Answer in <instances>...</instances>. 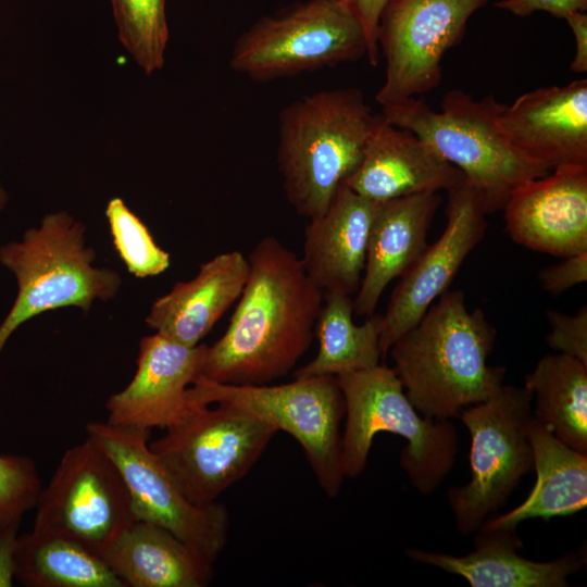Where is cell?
Wrapping results in <instances>:
<instances>
[{
	"label": "cell",
	"instance_id": "6da1fadb",
	"mask_svg": "<svg viewBox=\"0 0 587 587\" xmlns=\"http://www.w3.org/2000/svg\"><path fill=\"white\" fill-rule=\"evenodd\" d=\"M249 273L226 332L207 346L202 375L230 385H265L287 375L309 349L324 291L274 236L247 258Z\"/></svg>",
	"mask_w": 587,
	"mask_h": 587
},
{
	"label": "cell",
	"instance_id": "7a4b0ae2",
	"mask_svg": "<svg viewBox=\"0 0 587 587\" xmlns=\"http://www.w3.org/2000/svg\"><path fill=\"white\" fill-rule=\"evenodd\" d=\"M496 334L482 309H467L461 290H447L392 344L394 370L419 413L459 417L501 388L505 367L488 364Z\"/></svg>",
	"mask_w": 587,
	"mask_h": 587
},
{
	"label": "cell",
	"instance_id": "3957f363",
	"mask_svg": "<svg viewBox=\"0 0 587 587\" xmlns=\"http://www.w3.org/2000/svg\"><path fill=\"white\" fill-rule=\"evenodd\" d=\"M360 89H326L303 96L279 112L277 165L295 211L321 216L359 164L376 121Z\"/></svg>",
	"mask_w": 587,
	"mask_h": 587
},
{
	"label": "cell",
	"instance_id": "277c9868",
	"mask_svg": "<svg viewBox=\"0 0 587 587\" xmlns=\"http://www.w3.org/2000/svg\"><path fill=\"white\" fill-rule=\"evenodd\" d=\"M336 377L347 416L341 435L345 477L364 472L374 437L388 432L407 440L399 461L413 487L423 495L434 492L452 470L459 450L451 421L422 417L395 370L385 364Z\"/></svg>",
	"mask_w": 587,
	"mask_h": 587
},
{
	"label": "cell",
	"instance_id": "5b68a950",
	"mask_svg": "<svg viewBox=\"0 0 587 587\" xmlns=\"http://www.w3.org/2000/svg\"><path fill=\"white\" fill-rule=\"evenodd\" d=\"M503 103L492 96L475 100L460 89L446 92L440 111L411 97L382 107L392 125L409 129L457 166L482 195L487 212L503 208L520 184L545 176L547 168L513 147L498 126Z\"/></svg>",
	"mask_w": 587,
	"mask_h": 587
},
{
	"label": "cell",
	"instance_id": "8992f818",
	"mask_svg": "<svg viewBox=\"0 0 587 587\" xmlns=\"http://www.w3.org/2000/svg\"><path fill=\"white\" fill-rule=\"evenodd\" d=\"M86 227L68 213L47 214L22 240L0 247V263L17 282V295L0 323V353L11 335L28 320L50 310L77 307L88 312L95 300L118 291L121 276L93 266L95 250L85 245Z\"/></svg>",
	"mask_w": 587,
	"mask_h": 587
},
{
	"label": "cell",
	"instance_id": "52a82bcc",
	"mask_svg": "<svg viewBox=\"0 0 587 587\" xmlns=\"http://www.w3.org/2000/svg\"><path fill=\"white\" fill-rule=\"evenodd\" d=\"M187 397L189 403L243 409L288 433L303 448L325 494L338 495L345 478L340 435L345 400L336 376L295 378L282 385H230L201 374Z\"/></svg>",
	"mask_w": 587,
	"mask_h": 587
},
{
	"label": "cell",
	"instance_id": "ba28073f",
	"mask_svg": "<svg viewBox=\"0 0 587 587\" xmlns=\"http://www.w3.org/2000/svg\"><path fill=\"white\" fill-rule=\"evenodd\" d=\"M363 26L345 0H308L253 23L235 41L229 65L265 82L366 57Z\"/></svg>",
	"mask_w": 587,
	"mask_h": 587
},
{
	"label": "cell",
	"instance_id": "9c48e42d",
	"mask_svg": "<svg viewBox=\"0 0 587 587\" xmlns=\"http://www.w3.org/2000/svg\"><path fill=\"white\" fill-rule=\"evenodd\" d=\"M149 444L185 497L207 505L241 479L278 432L229 404H190L188 413Z\"/></svg>",
	"mask_w": 587,
	"mask_h": 587
},
{
	"label": "cell",
	"instance_id": "30bf717a",
	"mask_svg": "<svg viewBox=\"0 0 587 587\" xmlns=\"http://www.w3.org/2000/svg\"><path fill=\"white\" fill-rule=\"evenodd\" d=\"M532 401V392L525 386L503 384L491 397L460 413L472 438L471 478L447 494L460 534L477 530L533 470L528 436Z\"/></svg>",
	"mask_w": 587,
	"mask_h": 587
},
{
	"label": "cell",
	"instance_id": "8fae6325",
	"mask_svg": "<svg viewBox=\"0 0 587 587\" xmlns=\"http://www.w3.org/2000/svg\"><path fill=\"white\" fill-rule=\"evenodd\" d=\"M36 508L34 530L67 537L98 555L136 521L120 469L88 437L63 453Z\"/></svg>",
	"mask_w": 587,
	"mask_h": 587
},
{
	"label": "cell",
	"instance_id": "7c38bea8",
	"mask_svg": "<svg viewBox=\"0 0 587 587\" xmlns=\"http://www.w3.org/2000/svg\"><path fill=\"white\" fill-rule=\"evenodd\" d=\"M87 437L120 469L136 520L161 526L214 562L228 539L229 517L216 501L191 503L148 444L150 430L90 422Z\"/></svg>",
	"mask_w": 587,
	"mask_h": 587
},
{
	"label": "cell",
	"instance_id": "4fadbf2b",
	"mask_svg": "<svg viewBox=\"0 0 587 587\" xmlns=\"http://www.w3.org/2000/svg\"><path fill=\"white\" fill-rule=\"evenodd\" d=\"M491 0H389L377 27L386 71L376 101L387 105L436 88L446 52L459 45L470 17Z\"/></svg>",
	"mask_w": 587,
	"mask_h": 587
},
{
	"label": "cell",
	"instance_id": "5bb4252c",
	"mask_svg": "<svg viewBox=\"0 0 587 587\" xmlns=\"http://www.w3.org/2000/svg\"><path fill=\"white\" fill-rule=\"evenodd\" d=\"M446 214L445 230L400 276L382 315V357L448 290L466 257L485 235L488 212L484 199L465 179L448 190Z\"/></svg>",
	"mask_w": 587,
	"mask_h": 587
},
{
	"label": "cell",
	"instance_id": "9a60e30c",
	"mask_svg": "<svg viewBox=\"0 0 587 587\" xmlns=\"http://www.w3.org/2000/svg\"><path fill=\"white\" fill-rule=\"evenodd\" d=\"M503 209L516 243L561 258L587 251V164L560 166L520 184Z\"/></svg>",
	"mask_w": 587,
	"mask_h": 587
},
{
	"label": "cell",
	"instance_id": "2e32d148",
	"mask_svg": "<svg viewBox=\"0 0 587 587\" xmlns=\"http://www.w3.org/2000/svg\"><path fill=\"white\" fill-rule=\"evenodd\" d=\"M205 348L187 347L158 333L142 337L136 374L107 400V422L149 430L178 423L190 410L187 391L202 374Z\"/></svg>",
	"mask_w": 587,
	"mask_h": 587
},
{
	"label": "cell",
	"instance_id": "e0dca14e",
	"mask_svg": "<svg viewBox=\"0 0 587 587\" xmlns=\"http://www.w3.org/2000/svg\"><path fill=\"white\" fill-rule=\"evenodd\" d=\"M498 126L524 155L549 172L587 164V79L538 88L503 104Z\"/></svg>",
	"mask_w": 587,
	"mask_h": 587
},
{
	"label": "cell",
	"instance_id": "ac0fdd59",
	"mask_svg": "<svg viewBox=\"0 0 587 587\" xmlns=\"http://www.w3.org/2000/svg\"><path fill=\"white\" fill-rule=\"evenodd\" d=\"M464 179V174L426 141L409 129L392 125L380 113L359 164L342 184L362 197L383 202L409 195L448 191Z\"/></svg>",
	"mask_w": 587,
	"mask_h": 587
},
{
	"label": "cell",
	"instance_id": "d6986e66",
	"mask_svg": "<svg viewBox=\"0 0 587 587\" xmlns=\"http://www.w3.org/2000/svg\"><path fill=\"white\" fill-rule=\"evenodd\" d=\"M378 204L341 184L327 210L309 220L301 261L309 277L324 292L357 294Z\"/></svg>",
	"mask_w": 587,
	"mask_h": 587
},
{
	"label": "cell",
	"instance_id": "ffe728a7",
	"mask_svg": "<svg viewBox=\"0 0 587 587\" xmlns=\"http://www.w3.org/2000/svg\"><path fill=\"white\" fill-rule=\"evenodd\" d=\"M440 201L438 192H423L379 202L353 299L357 315H372L389 283L407 272L428 247V229Z\"/></svg>",
	"mask_w": 587,
	"mask_h": 587
},
{
	"label": "cell",
	"instance_id": "44dd1931",
	"mask_svg": "<svg viewBox=\"0 0 587 587\" xmlns=\"http://www.w3.org/2000/svg\"><path fill=\"white\" fill-rule=\"evenodd\" d=\"M475 549L451 555L409 548L408 558L460 575L472 587H566L569 578L586 562V548L549 562H536L517 553L523 546L515 529L480 526Z\"/></svg>",
	"mask_w": 587,
	"mask_h": 587
},
{
	"label": "cell",
	"instance_id": "7402d4cb",
	"mask_svg": "<svg viewBox=\"0 0 587 587\" xmlns=\"http://www.w3.org/2000/svg\"><path fill=\"white\" fill-rule=\"evenodd\" d=\"M249 273L247 258L237 250L200 265L188 282L176 283L151 305L146 323L161 336L195 347L239 299Z\"/></svg>",
	"mask_w": 587,
	"mask_h": 587
},
{
	"label": "cell",
	"instance_id": "603a6c76",
	"mask_svg": "<svg viewBox=\"0 0 587 587\" xmlns=\"http://www.w3.org/2000/svg\"><path fill=\"white\" fill-rule=\"evenodd\" d=\"M125 587H204L213 562L170 530L136 520L99 555Z\"/></svg>",
	"mask_w": 587,
	"mask_h": 587
},
{
	"label": "cell",
	"instance_id": "cb8c5ba5",
	"mask_svg": "<svg viewBox=\"0 0 587 587\" xmlns=\"http://www.w3.org/2000/svg\"><path fill=\"white\" fill-rule=\"evenodd\" d=\"M536 483L528 497L515 509L482 526L516 529L526 520L575 514L587 505V453L558 439L534 417L528 428Z\"/></svg>",
	"mask_w": 587,
	"mask_h": 587
},
{
	"label": "cell",
	"instance_id": "d4e9b609",
	"mask_svg": "<svg viewBox=\"0 0 587 587\" xmlns=\"http://www.w3.org/2000/svg\"><path fill=\"white\" fill-rule=\"evenodd\" d=\"M353 299L342 292L325 291L315 332L319 350L313 360L295 371V378L338 376L379 364L382 315L373 313L355 325Z\"/></svg>",
	"mask_w": 587,
	"mask_h": 587
},
{
	"label": "cell",
	"instance_id": "484cf974",
	"mask_svg": "<svg viewBox=\"0 0 587 587\" xmlns=\"http://www.w3.org/2000/svg\"><path fill=\"white\" fill-rule=\"evenodd\" d=\"M533 417L558 439L587 453V365L564 354L544 355L527 374Z\"/></svg>",
	"mask_w": 587,
	"mask_h": 587
},
{
	"label": "cell",
	"instance_id": "4316f807",
	"mask_svg": "<svg viewBox=\"0 0 587 587\" xmlns=\"http://www.w3.org/2000/svg\"><path fill=\"white\" fill-rule=\"evenodd\" d=\"M14 576L27 587H125L107 563L82 544L34 529L17 536Z\"/></svg>",
	"mask_w": 587,
	"mask_h": 587
},
{
	"label": "cell",
	"instance_id": "83f0119b",
	"mask_svg": "<svg viewBox=\"0 0 587 587\" xmlns=\"http://www.w3.org/2000/svg\"><path fill=\"white\" fill-rule=\"evenodd\" d=\"M117 36L147 75L161 70L168 40L166 0H111Z\"/></svg>",
	"mask_w": 587,
	"mask_h": 587
},
{
	"label": "cell",
	"instance_id": "f1b7e54d",
	"mask_svg": "<svg viewBox=\"0 0 587 587\" xmlns=\"http://www.w3.org/2000/svg\"><path fill=\"white\" fill-rule=\"evenodd\" d=\"M105 215L113 245L130 274L145 278L168 268L170 254L157 245L146 224L121 198L109 201Z\"/></svg>",
	"mask_w": 587,
	"mask_h": 587
},
{
	"label": "cell",
	"instance_id": "f546056e",
	"mask_svg": "<svg viewBox=\"0 0 587 587\" xmlns=\"http://www.w3.org/2000/svg\"><path fill=\"white\" fill-rule=\"evenodd\" d=\"M42 489L34 461L25 455L0 454V527L20 523L36 507Z\"/></svg>",
	"mask_w": 587,
	"mask_h": 587
},
{
	"label": "cell",
	"instance_id": "4dcf8cb0",
	"mask_svg": "<svg viewBox=\"0 0 587 587\" xmlns=\"http://www.w3.org/2000/svg\"><path fill=\"white\" fill-rule=\"evenodd\" d=\"M550 333L547 345L559 353L571 355L587 365V307L584 304L575 314L548 310Z\"/></svg>",
	"mask_w": 587,
	"mask_h": 587
},
{
	"label": "cell",
	"instance_id": "1f68e13d",
	"mask_svg": "<svg viewBox=\"0 0 587 587\" xmlns=\"http://www.w3.org/2000/svg\"><path fill=\"white\" fill-rule=\"evenodd\" d=\"M538 279L542 288L554 297L585 283L587 280V251L566 257L562 262L540 270Z\"/></svg>",
	"mask_w": 587,
	"mask_h": 587
},
{
	"label": "cell",
	"instance_id": "d6a6232c",
	"mask_svg": "<svg viewBox=\"0 0 587 587\" xmlns=\"http://www.w3.org/2000/svg\"><path fill=\"white\" fill-rule=\"evenodd\" d=\"M495 7L520 17L544 11L564 18L574 12H587V0H499Z\"/></svg>",
	"mask_w": 587,
	"mask_h": 587
},
{
	"label": "cell",
	"instance_id": "836d02e7",
	"mask_svg": "<svg viewBox=\"0 0 587 587\" xmlns=\"http://www.w3.org/2000/svg\"><path fill=\"white\" fill-rule=\"evenodd\" d=\"M349 9L361 22L367 43L366 58L372 66L379 61L377 27L380 14L389 0H345Z\"/></svg>",
	"mask_w": 587,
	"mask_h": 587
},
{
	"label": "cell",
	"instance_id": "e575fe53",
	"mask_svg": "<svg viewBox=\"0 0 587 587\" xmlns=\"http://www.w3.org/2000/svg\"><path fill=\"white\" fill-rule=\"evenodd\" d=\"M20 523L0 527V587L13 586L14 552Z\"/></svg>",
	"mask_w": 587,
	"mask_h": 587
},
{
	"label": "cell",
	"instance_id": "d590c367",
	"mask_svg": "<svg viewBox=\"0 0 587 587\" xmlns=\"http://www.w3.org/2000/svg\"><path fill=\"white\" fill-rule=\"evenodd\" d=\"M575 40V53L571 70L575 73L587 72V13L574 12L564 17Z\"/></svg>",
	"mask_w": 587,
	"mask_h": 587
},
{
	"label": "cell",
	"instance_id": "8d00e7d4",
	"mask_svg": "<svg viewBox=\"0 0 587 587\" xmlns=\"http://www.w3.org/2000/svg\"><path fill=\"white\" fill-rule=\"evenodd\" d=\"M8 202V193L0 184V212L4 209L5 204Z\"/></svg>",
	"mask_w": 587,
	"mask_h": 587
}]
</instances>
